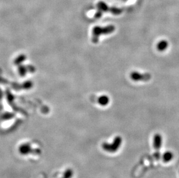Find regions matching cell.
I'll use <instances>...</instances> for the list:
<instances>
[{
  "mask_svg": "<svg viewBox=\"0 0 179 178\" xmlns=\"http://www.w3.org/2000/svg\"><path fill=\"white\" fill-rule=\"evenodd\" d=\"M115 28L113 25H109L106 27H100L96 26L92 30V41L94 44H97L100 35H108L114 32Z\"/></svg>",
  "mask_w": 179,
  "mask_h": 178,
  "instance_id": "obj_1",
  "label": "cell"
},
{
  "mask_svg": "<svg viewBox=\"0 0 179 178\" xmlns=\"http://www.w3.org/2000/svg\"><path fill=\"white\" fill-rule=\"evenodd\" d=\"M130 78L131 79L134 81H149L151 76L150 74H140L138 72H132L130 74Z\"/></svg>",
  "mask_w": 179,
  "mask_h": 178,
  "instance_id": "obj_2",
  "label": "cell"
},
{
  "mask_svg": "<svg viewBox=\"0 0 179 178\" xmlns=\"http://www.w3.org/2000/svg\"><path fill=\"white\" fill-rule=\"evenodd\" d=\"M97 8L98 11H101V12H108L109 11L110 7L108 6V5L104 2V1H99L97 4Z\"/></svg>",
  "mask_w": 179,
  "mask_h": 178,
  "instance_id": "obj_3",
  "label": "cell"
},
{
  "mask_svg": "<svg viewBox=\"0 0 179 178\" xmlns=\"http://www.w3.org/2000/svg\"><path fill=\"white\" fill-rule=\"evenodd\" d=\"M110 102V98L106 95H103L98 98V103L102 106H106L109 104Z\"/></svg>",
  "mask_w": 179,
  "mask_h": 178,
  "instance_id": "obj_4",
  "label": "cell"
},
{
  "mask_svg": "<svg viewBox=\"0 0 179 178\" xmlns=\"http://www.w3.org/2000/svg\"><path fill=\"white\" fill-rule=\"evenodd\" d=\"M168 45H169V44L167 41L162 40V41H160L159 43L157 44V49L159 51H163L167 49Z\"/></svg>",
  "mask_w": 179,
  "mask_h": 178,
  "instance_id": "obj_5",
  "label": "cell"
},
{
  "mask_svg": "<svg viewBox=\"0 0 179 178\" xmlns=\"http://www.w3.org/2000/svg\"><path fill=\"white\" fill-rule=\"evenodd\" d=\"M109 11L114 15H118L122 12V9L116 7H110Z\"/></svg>",
  "mask_w": 179,
  "mask_h": 178,
  "instance_id": "obj_6",
  "label": "cell"
},
{
  "mask_svg": "<svg viewBox=\"0 0 179 178\" xmlns=\"http://www.w3.org/2000/svg\"><path fill=\"white\" fill-rule=\"evenodd\" d=\"M172 157H173V156H172V154L171 153H166L165 154L163 159H164L165 161L169 162V161L172 160Z\"/></svg>",
  "mask_w": 179,
  "mask_h": 178,
  "instance_id": "obj_7",
  "label": "cell"
},
{
  "mask_svg": "<svg viewBox=\"0 0 179 178\" xmlns=\"http://www.w3.org/2000/svg\"><path fill=\"white\" fill-rule=\"evenodd\" d=\"M102 15H103V12H101V11H100L98 10L97 12L95 14V17H96V18L98 19V18H100V17H101Z\"/></svg>",
  "mask_w": 179,
  "mask_h": 178,
  "instance_id": "obj_8",
  "label": "cell"
}]
</instances>
